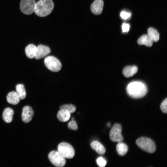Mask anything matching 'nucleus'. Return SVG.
<instances>
[{
    "label": "nucleus",
    "mask_w": 167,
    "mask_h": 167,
    "mask_svg": "<svg viewBox=\"0 0 167 167\" xmlns=\"http://www.w3.org/2000/svg\"><path fill=\"white\" fill-rule=\"evenodd\" d=\"M128 94L131 97L135 99L141 98L147 94L148 90L146 85L139 81H135L129 83L127 86Z\"/></svg>",
    "instance_id": "nucleus-1"
},
{
    "label": "nucleus",
    "mask_w": 167,
    "mask_h": 167,
    "mask_svg": "<svg viewBox=\"0 0 167 167\" xmlns=\"http://www.w3.org/2000/svg\"><path fill=\"white\" fill-rule=\"evenodd\" d=\"M54 7L51 0H40L36 4L34 12L40 17H45L49 14Z\"/></svg>",
    "instance_id": "nucleus-2"
},
{
    "label": "nucleus",
    "mask_w": 167,
    "mask_h": 167,
    "mask_svg": "<svg viewBox=\"0 0 167 167\" xmlns=\"http://www.w3.org/2000/svg\"><path fill=\"white\" fill-rule=\"evenodd\" d=\"M136 143L140 148L147 152L153 153L156 150V146L154 143L149 138L140 137L136 140Z\"/></svg>",
    "instance_id": "nucleus-3"
},
{
    "label": "nucleus",
    "mask_w": 167,
    "mask_h": 167,
    "mask_svg": "<svg viewBox=\"0 0 167 167\" xmlns=\"http://www.w3.org/2000/svg\"><path fill=\"white\" fill-rule=\"evenodd\" d=\"M58 151L65 158L71 159L75 156V151L70 144L65 142L60 143L58 147Z\"/></svg>",
    "instance_id": "nucleus-4"
},
{
    "label": "nucleus",
    "mask_w": 167,
    "mask_h": 167,
    "mask_svg": "<svg viewBox=\"0 0 167 167\" xmlns=\"http://www.w3.org/2000/svg\"><path fill=\"white\" fill-rule=\"evenodd\" d=\"M44 62L46 67L53 72H58L62 68L60 62L56 58L53 56L46 57L44 59Z\"/></svg>",
    "instance_id": "nucleus-5"
},
{
    "label": "nucleus",
    "mask_w": 167,
    "mask_h": 167,
    "mask_svg": "<svg viewBox=\"0 0 167 167\" xmlns=\"http://www.w3.org/2000/svg\"><path fill=\"white\" fill-rule=\"evenodd\" d=\"M48 158L51 162L55 166L62 167L66 164L65 158L58 151H53L50 152L48 155Z\"/></svg>",
    "instance_id": "nucleus-6"
},
{
    "label": "nucleus",
    "mask_w": 167,
    "mask_h": 167,
    "mask_svg": "<svg viewBox=\"0 0 167 167\" xmlns=\"http://www.w3.org/2000/svg\"><path fill=\"white\" fill-rule=\"evenodd\" d=\"M122 131V126L120 124L118 123L114 124L109 132L110 140L115 142H122L123 138L121 134Z\"/></svg>",
    "instance_id": "nucleus-7"
},
{
    "label": "nucleus",
    "mask_w": 167,
    "mask_h": 167,
    "mask_svg": "<svg viewBox=\"0 0 167 167\" xmlns=\"http://www.w3.org/2000/svg\"><path fill=\"white\" fill-rule=\"evenodd\" d=\"M36 3L35 0H21L20 3L21 10L25 14H31L34 11Z\"/></svg>",
    "instance_id": "nucleus-8"
},
{
    "label": "nucleus",
    "mask_w": 167,
    "mask_h": 167,
    "mask_svg": "<svg viewBox=\"0 0 167 167\" xmlns=\"http://www.w3.org/2000/svg\"><path fill=\"white\" fill-rule=\"evenodd\" d=\"M50 52L51 50L49 47L40 45L36 47V50L34 58L36 59H41L46 57Z\"/></svg>",
    "instance_id": "nucleus-9"
},
{
    "label": "nucleus",
    "mask_w": 167,
    "mask_h": 167,
    "mask_svg": "<svg viewBox=\"0 0 167 167\" xmlns=\"http://www.w3.org/2000/svg\"><path fill=\"white\" fill-rule=\"evenodd\" d=\"M34 114V112L32 108L28 106H24L23 109L22 113V121L27 123L32 119Z\"/></svg>",
    "instance_id": "nucleus-10"
},
{
    "label": "nucleus",
    "mask_w": 167,
    "mask_h": 167,
    "mask_svg": "<svg viewBox=\"0 0 167 167\" xmlns=\"http://www.w3.org/2000/svg\"><path fill=\"white\" fill-rule=\"evenodd\" d=\"M103 6V0H95L91 5V11L95 15H100L102 12Z\"/></svg>",
    "instance_id": "nucleus-11"
},
{
    "label": "nucleus",
    "mask_w": 167,
    "mask_h": 167,
    "mask_svg": "<svg viewBox=\"0 0 167 167\" xmlns=\"http://www.w3.org/2000/svg\"><path fill=\"white\" fill-rule=\"evenodd\" d=\"M138 70V68L136 66H128L123 69V73L126 77L129 78L135 75L137 72Z\"/></svg>",
    "instance_id": "nucleus-12"
},
{
    "label": "nucleus",
    "mask_w": 167,
    "mask_h": 167,
    "mask_svg": "<svg viewBox=\"0 0 167 167\" xmlns=\"http://www.w3.org/2000/svg\"><path fill=\"white\" fill-rule=\"evenodd\" d=\"M6 99L8 103L15 105L19 102L20 98L16 92L12 91L9 93Z\"/></svg>",
    "instance_id": "nucleus-13"
},
{
    "label": "nucleus",
    "mask_w": 167,
    "mask_h": 167,
    "mask_svg": "<svg viewBox=\"0 0 167 167\" xmlns=\"http://www.w3.org/2000/svg\"><path fill=\"white\" fill-rule=\"evenodd\" d=\"M91 148L97 153L103 155L105 152V149L103 145L98 141H95L91 144Z\"/></svg>",
    "instance_id": "nucleus-14"
},
{
    "label": "nucleus",
    "mask_w": 167,
    "mask_h": 167,
    "mask_svg": "<svg viewBox=\"0 0 167 167\" xmlns=\"http://www.w3.org/2000/svg\"><path fill=\"white\" fill-rule=\"evenodd\" d=\"M70 117L71 113L66 110L62 109H60L57 115L58 119L62 122L67 121Z\"/></svg>",
    "instance_id": "nucleus-15"
},
{
    "label": "nucleus",
    "mask_w": 167,
    "mask_h": 167,
    "mask_svg": "<svg viewBox=\"0 0 167 167\" xmlns=\"http://www.w3.org/2000/svg\"><path fill=\"white\" fill-rule=\"evenodd\" d=\"M14 114L13 110L10 108H7L5 109L2 113V118L6 123L11 122L13 118Z\"/></svg>",
    "instance_id": "nucleus-16"
},
{
    "label": "nucleus",
    "mask_w": 167,
    "mask_h": 167,
    "mask_svg": "<svg viewBox=\"0 0 167 167\" xmlns=\"http://www.w3.org/2000/svg\"><path fill=\"white\" fill-rule=\"evenodd\" d=\"M137 43L139 45H145L147 46L150 47L153 44V41L147 35L141 36L137 41Z\"/></svg>",
    "instance_id": "nucleus-17"
},
{
    "label": "nucleus",
    "mask_w": 167,
    "mask_h": 167,
    "mask_svg": "<svg viewBox=\"0 0 167 167\" xmlns=\"http://www.w3.org/2000/svg\"><path fill=\"white\" fill-rule=\"evenodd\" d=\"M36 50V47L34 45L30 44L25 49V52L27 57L29 58H34Z\"/></svg>",
    "instance_id": "nucleus-18"
},
{
    "label": "nucleus",
    "mask_w": 167,
    "mask_h": 167,
    "mask_svg": "<svg viewBox=\"0 0 167 167\" xmlns=\"http://www.w3.org/2000/svg\"><path fill=\"white\" fill-rule=\"evenodd\" d=\"M148 36L154 42H156L158 41L160 36L157 31L155 29L149 28L148 30Z\"/></svg>",
    "instance_id": "nucleus-19"
},
{
    "label": "nucleus",
    "mask_w": 167,
    "mask_h": 167,
    "mask_svg": "<svg viewBox=\"0 0 167 167\" xmlns=\"http://www.w3.org/2000/svg\"><path fill=\"white\" fill-rule=\"evenodd\" d=\"M116 146V150L119 155L123 156L127 153L128 148L127 145L122 142L118 143Z\"/></svg>",
    "instance_id": "nucleus-20"
},
{
    "label": "nucleus",
    "mask_w": 167,
    "mask_h": 167,
    "mask_svg": "<svg viewBox=\"0 0 167 167\" xmlns=\"http://www.w3.org/2000/svg\"><path fill=\"white\" fill-rule=\"evenodd\" d=\"M16 92L20 99H24L26 96V92L24 85L19 84L16 86Z\"/></svg>",
    "instance_id": "nucleus-21"
},
{
    "label": "nucleus",
    "mask_w": 167,
    "mask_h": 167,
    "mask_svg": "<svg viewBox=\"0 0 167 167\" xmlns=\"http://www.w3.org/2000/svg\"><path fill=\"white\" fill-rule=\"evenodd\" d=\"M60 109L66 110L71 113H74L76 110L75 107L72 104L63 105L60 107Z\"/></svg>",
    "instance_id": "nucleus-22"
},
{
    "label": "nucleus",
    "mask_w": 167,
    "mask_h": 167,
    "mask_svg": "<svg viewBox=\"0 0 167 167\" xmlns=\"http://www.w3.org/2000/svg\"><path fill=\"white\" fill-rule=\"evenodd\" d=\"M68 128L72 130H77L78 129L77 125L74 120H72L68 124Z\"/></svg>",
    "instance_id": "nucleus-23"
},
{
    "label": "nucleus",
    "mask_w": 167,
    "mask_h": 167,
    "mask_svg": "<svg viewBox=\"0 0 167 167\" xmlns=\"http://www.w3.org/2000/svg\"><path fill=\"white\" fill-rule=\"evenodd\" d=\"M98 165L101 167H104L106 164V160L103 157H100L96 160Z\"/></svg>",
    "instance_id": "nucleus-24"
},
{
    "label": "nucleus",
    "mask_w": 167,
    "mask_h": 167,
    "mask_svg": "<svg viewBox=\"0 0 167 167\" xmlns=\"http://www.w3.org/2000/svg\"><path fill=\"white\" fill-rule=\"evenodd\" d=\"M160 108L162 111L164 113L167 112V99L166 98L162 102Z\"/></svg>",
    "instance_id": "nucleus-25"
},
{
    "label": "nucleus",
    "mask_w": 167,
    "mask_h": 167,
    "mask_svg": "<svg viewBox=\"0 0 167 167\" xmlns=\"http://www.w3.org/2000/svg\"><path fill=\"white\" fill-rule=\"evenodd\" d=\"M121 18L124 20H126L130 18L131 16V13L125 11H122L120 13Z\"/></svg>",
    "instance_id": "nucleus-26"
},
{
    "label": "nucleus",
    "mask_w": 167,
    "mask_h": 167,
    "mask_svg": "<svg viewBox=\"0 0 167 167\" xmlns=\"http://www.w3.org/2000/svg\"><path fill=\"white\" fill-rule=\"evenodd\" d=\"M122 31L123 32H127L129 30L130 25L126 23H123L122 26Z\"/></svg>",
    "instance_id": "nucleus-27"
},
{
    "label": "nucleus",
    "mask_w": 167,
    "mask_h": 167,
    "mask_svg": "<svg viewBox=\"0 0 167 167\" xmlns=\"http://www.w3.org/2000/svg\"><path fill=\"white\" fill-rule=\"evenodd\" d=\"M107 125L109 127L110 126V123H108Z\"/></svg>",
    "instance_id": "nucleus-28"
},
{
    "label": "nucleus",
    "mask_w": 167,
    "mask_h": 167,
    "mask_svg": "<svg viewBox=\"0 0 167 167\" xmlns=\"http://www.w3.org/2000/svg\"><path fill=\"white\" fill-rule=\"evenodd\" d=\"M74 117H72L71 118V120H74Z\"/></svg>",
    "instance_id": "nucleus-29"
}]
</instances>
